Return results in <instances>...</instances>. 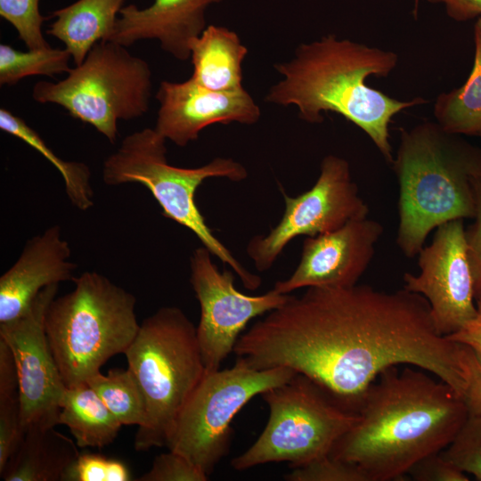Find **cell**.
Returning a JSON list of instances; mask_svg holds the SVG:
<instances>
[{"label":"cell","mask_w":481,"mask_h":481,"mask_svg":"<svg viewBox=\"0 0 481 481\" xmlns=\"http://www.w3.org/2000/svg\"><path fill=\"white\" fill-rule=\"evenodd\" d=\"M465 230L463 219L439 225L418 254L419 273L403 277L404 289L426 298L437 331L445 337L461 330L477 312Z\"/></svg>","instance_id":"cell-14"},{"label":"cell","mask_w":481,"mask_h":481,"mask_svg":"<svg viewBox=\"0 0 481 481\" xmlns=\"http://www.w3.org/2000/svg\"><path fill=\"white\" fill-rule=\"evenodd\" d=\"M419 3H420V0H414V7H413V10H412L414 18H417Z\"/></svg>","instance_id":"cell-37"},{"label":"cell","mask_w":481,"mask_h":481,"mask_svg":"<svg viewBox=\"0 0 481 481\" xmlns=\"http://www.w3.org/2000/svg\"><path fill=\"white\" fill-rule=\"evenodd\" d=\"M208 476L184 455L169 450L155 457L140 481H206Z\"/></svg>","instance_id":"cell-32"},{"label":"cell","mask_w":481,"mask_h":481,"mask_svg":"<svg viewBox=\"0 0 481 481\" xmlns=\"http://www.w3.org/2000/svg\"><path fill=\"white\" fill-rule=\"evenodd\" d=\"M474 61L464 84L439 94L434 104L436 122L455 135L481 133V16L474 25Z\"/></svg>","instance_id":"cell-23"},{"label":"cell","mask_w":481,"mask_h":481,"mask_svg":"<svg viewBox=\"0 0 481 481\" xmlns=\"http://www.w3.org/2000/svg\"><path fill=\"white\" fill-rule=\"evenodd\" d=\"M192 78L214 91L243 89L242 62L248 54L238 35L225 27L208 25L189 44Z\"/></svg>","instance_id":"cell-19"},{"label":"cell","mask_w":481,"mask_h":481,"mask_svg":"<svg viewBox=\"0 0 481 481\" xmlns=\"http://www.w3.org/2000/svg\"><path fill=\"white\" fill-rule=\"evenodd\" d=\"M475 215L465 230L468 257L474 282L476 301L481 298V176L473 182Z\"/></svg>","instance_id":"cell-33"},{"label":"cell","mask_w":481,"mask_h":481,"mask_svg":"<svg viewBox=\"0 0 481 481\" xmlns=\"http://www.w3.org/2000/svg\"><path fill=\"white\" fill-rule=\"evenodd\" d=\"M166 138L155 128L126 135L118 149L103 162L102 180L107 185L138 183L158 201L162 215L191 230L213 256L240 277L243 286L255 290L261 277L246 269L217 239L198 208L195 193L208 178L240 182L248 177L245 167L230 158H216L194 168L170 165L166 158Z\"/></svg>","instance_id":"cell-6"},{"label":"cell","mask_w":481,"mask_h":481,"mask_svg":"<svg viewBox=\"0 0 481 481\" xmlns=\"http://www.w3.org/2000/svg\"><path fill=\"white\" fill-rule=\"evenodd\" d=\"M222 0H154L141 9L129 4L119 11L108 41L128 47L141 40L154 39L174 58L185 61L189 44L208 26V8Z\"/></svg>","instance_id":"cell-18"},{"label":"cell","mask_w":481,"mask_h":481,"mask_svg":"<svg viewBox=\"0 0 481 481\" xmlns=\"http://www.w3.org/2000/svg\"><path fill=\"white\" fill-rule=\"evenodd\" d=\"M124 355L147 407V420L137 429L135 448L164 446L207 372L196 327L180 308L163 306L143 321Z\"/></svg>","instance_id":"cell-7"},{"label":"cell","mask_w":481,"mask_h":481,"mask_svg":"<svg viewBox=\"0 0 481 481\" xmlns=\"http://www.w3.org/2000/svg\"><path fill=\"white\" fill-rule=\"evenodd\" d=\"M0 129L29 144L58 169L63 178L67 196L73 206L85 211L94 205L91 171L85 163L65 161L59 158L21 118L4 108L0 109Z\"/></svg>","instance_id":"cell-24"},{"label":"cell","mask_w":481,"mask_h":481,"mask_svg":"<svg viewBox=\"0 0 481 481\" xmlns=\"http://www.w3.org/2000/svg\"><path fill=\"white\" fill-rule=\"evenodd\" d=\"M291 469L288 481H368L358 467L330 453Z\"/></svg>","instance_id":"cell-31"},{"label":"cell","mask_w":481,"mask_h":481,"mask_svg":"<svg viewBox=\"0 0 481 481\" xmlns=\"http://www.w3.org/2000/svg\"><path fill=\"white\" fill-rule=\"evenodd\" d=\"M155 97L159 104L155 129L180 147L198 140L208 126L232 122L253 125L261 115L244 88L214 91L192 77L183 82L162 81Z\"/></svg>","instance_id":"cell-16"},{"label":"cell","mask_w":481,"mask_h":481,"mask_svg":"<svg viewBox=\"0 0 481 481\" xmlns=\"http://www.w3.org/2000/svg\"><path fill=\"white\" fill-rule=\"evenodd\" d=\"M72 59L67 49L46 47L22 52L0 45V85L12 86L30 76L53 77L68 73Z\"/></svg>","instance_id":"cell-26"},{"label":"cell","mask_w":481,"mask_h":481,"mask_svg":"<svg viewBox=\"0 0 481 481\" xmlns=\"http://www.w3.org/2000/svg\"><path fill=\"white\" fill-rule=\"evenodd\" d=\"M125 1L77 0L52 12L55 20L47 34L62 42L79 65L96 43L109 38Z\"/></svg>","instance_id":"cell-21"},{"label":"cell","mask_w":481,"mask_h":481,"mask_svg":"<svg viewBox=\"0 0 481 481\" xmlns=\"http://www.w3.org/2000/svg\"><path fill=\"white\" fill-rule=\"evenodd\" d=\"M25 431L21 424L19 383L0 382V472L20 444Z\"/></svg>","instance_id":"cell-27"},{"label":"cell","mask_w":481,"mask_h":481,"mask_svg":"<svg viewBox=\"0 0 481 481\" xmlns=\"http://www.w3.org/2000/svg\"><path fill=\"white\" fill-rule=\"evenodd\" d=\"M60 408L58 424L69 428L80 448L111 444L123 426L87 383L66 387Z\"/></svg>","instance_id":"cell-22"},{"label":"cell","mask_w":481,"mask_h":481,"mask_svg":"<svg viewBox=\"0 0 481 481\" xmlns=\"http://www.w3.org/2000/svg\"><path fill=\"white\" fill-rule=\"evenodd\" d=\"M151 76L145 60L131 54L122 45L102 40L65 78L37 82L32 98L62 107L114 143L119 120H132L148 112Z\"/></svg>","instance_id":"cell-8"},{"label":"cell","mask_w":481,"mask_h":481,"mask_svg":"<svg viewBox=\"0 0 481 481\" xmlns=\"http://www.w3.org/2000/svg\"><path fill=\"white\" fill-rule=\"evenodd\" d=\"M358 415L330 454L358 467L368 481H390L444 450L469 413L445 382L420 368L392 366L370 386Z\"/></svg>","instance_id":"cell-2"},{"label":"cell","mask_w":481,"mask_h":481,"mask_svg":"<svg viewBox=\"0 0 481 481\" xmlns=\"http://www.w3.org/2000/svg\"><path fill=\"white\" fill-rule=\"evenodd\" d=\"M72 281L75 288L50 303L45 332L66 387L86 383L112 356L135 339L137 322L133 294L95 272Z\"/></svg>","instance_id":"cell-5"},{"label":"cell","mask_w":481,"mask_h":481,"mask_svg":"<svg viewBox=\"0 0 481 481\" xmlns=\"http://www.w3.org/2000/svg\"><path fill=\"white\" fill-rule=\"evenodd\" d=\"M383 231L379 222L366 216L306 237L295 271L286 280L276 281L273 289L289 294L301 288L356 285L373 258Z\"/></svg>","instance_id":"cell-15"},{"label":"cell","mask_w":481,"mask_h":481,"mask_svg":"<svg viewBox=\"0 0 481 481\" xmlns=\"http://www.w3.org/2000/svg\"><path fill=\"white\" fill-rule=\"evenodd\" d=\"M260 395L269 407V418L256 442L231 461L238 471L281 461L290 469L303 466L329 454L359 419L300 373Z\"/></svg>","instance_id":"cell-9"},{"label":"cell","mask_w":481,"mask_h":481,"mask_svg":"<svg viewBox=\"0 0 481 481\" xmlns=\"http://www.w3.org/2000/svg\"><path fill=\"white\" fill-rule=\"evenodd\" d=\"M392 166L399 185L395 240L405 257L417 256L439 225L474 217L481 148L424 121L401 131Z\"/></svg>","instance_id":"cell-4"},{"label":"cell","mask_w":481,"mask_h":481,"mask_svg":"<svg viewBox=\"0 0 481 481\" xmlns=\"http://www.w3.org/2000/svg\"><path fill=\"white\" fill-rule=\"evenodd\" d=\"M39 3L40 0H0V16L13 26L28 49L51 46L42 32V24L48 18L40 13Z\"/></svg>","instance_id":"cell-28"},{"label":"cell","mask_w":481,"mask_h":481,"mask_svg":"<svg viewBox=\"0 0 481 481\" xmlns=\"http://www.w3.org/2000/svg\"><path fill=\"white\" fill-rule=\"evenodd\" d=\"M443 4L446 14L456 21H467L481 16V0H426Z\"/></svg>","instance_id":"cell-35"},{"label":"cell","mask_w":481,"mask_h":481,"mask_svg":"<svg viewBox=\"0 0 481 481\" xmlns=\"http://www.w3.org/2000/svg\"><path fill=\"white\" fill-rule=\"evenodd\" d=\"M416 481H469V476L440 452L428 455L415 463L408 471Z\"/></svg>","instance_id":"cell-34"},{"label":"cell","mask_w":481,"mask_h":481,"mask_svg":"<svg viewBox=\"0 0 481 481\" xmlns=\"http://www.w3.org/2000/svg\"><path fill=\"white\" fill-rule=\"evenodd\" d=\"M70 255L59 225L29 240L18 260L0 277V323L24 314L44 288L72 280L77 265Z\"/></svg>","instance_id":"cell-17"},{"label":"cell","mask_w":481,"mask_h":481,"mask_svg":"<svg viewBox=\"0 0 481 481\" xmlns=\"http://www.w3.org/2000/svg\"><path fill=\"white\" fill-rule=\"evenodd\" d=\"M296 373L286 367L256 370L240 357L229 369L207 371L179 412L166 446L209 476L229 452L235 415L254 396Z\"/></svg>","instance_id":"cell-10"},{"label":"cell","mask_w":481,"mask_h":481,"mask_svg":"<svg viewBox=\"0 0 481 481\" xmlns=\"http://www.w3.org/2000/svg\"><path fill=\"white\" fill-rule=\"evenodd\" d=\"M70 438L52 428H29L0 472L5 481H61L79 454Z\"/></svg>","instance_id":"cell-20"},{"label":"cell","mask_w":481,"mask_h":481,"mask_svg":"<svg viewBox=\"0 0 481 481\" xmlns=\"http://www.w3.org/2000/svg\"><path fill=\"white\" fill-rule=\"evenodd\" d=\"M283 196L285 211L280 222L266 235L251 238L246 247L259 272L269 270L294 238L322 234L369 214L348 161L332 154L322 160L319 176L309 190L295 197L283 192Z\"/></svg>","instance_id":"cell-11"},{"label":"cell","mask_w":481,"mask_h":481,"mask_svg":"<svg viewBox=\"0 0 481 481\" xmlns=\"http://www.w3.org/2000/svg\"><path fill=\"white\" fill-rule=\"evenodd\" d=\"M477 308L475 318L461 330L447 338L469 346L481 356V298L477 299Z\"/></svg>","instance_id":"cell-36"},{"label":"cell","mask_w":481,"mask_h":481,"mask_svg":"<svg viewBox=\"0 0 481 481\" xmlns=\"http://www.w3.org/2000/svg\"><path fill=\"white\" fill-rule=\"evenodd\" d=\"M86 383L122 425H137L140 428L146 423L145 399L129 368L111 369L107 375L97 372Z\"/></svg>","instance_id":"cell-25"},{"label":"cell","mask_w":481,"mask_h":481,"mask_svg":"<svg viewBox=\"0 0 481 481\" xmlns=\"http://www.w3.org/2000/svg\"><path fill=\"white\" fill-rule=\"evenodd\" d=\"M211 256L202 246L190 261V281L200 306L197 337L207 371L220 369L250 320L281 306L290 296L273 289L258 296L239 291L232 272H220Z\"/></svg>","instance_id":"cell-12"},{"label":"cell","mask_w":481,"mask_h":481,"mask_svg":"<svg viewBox=\"0 0 481 481\" xmlns=\"http://www.w3.org/2000/svg\"><path fill=\"white\" fill-rule=\"evenodd\" d=\"M236 349L256 370L286 367L306 376L355 413L392 366L428 371L464 402L481 378V357L441 335L426 298L405 289L307 288L256 322Z\"/></svg>","instance_id":"cell-1"},{"label":"cell","mask_w":481,"mask_h":481,"mask_svg":"<svg viewBox=\"0 0 481 481\" xmlns=\"http://www.w3.org/2000/svg\"><path fill=\"white\" fill-rule=\"evenodd\" d=\"M441 453L458 469L481 481V414L469 415Z\"/></svg>","instance_id":"cell-29"},{"label":"cell","mask_w":481,"mask_h":481,"mask_svg":"<svg viewBox=\"0 0 481 481\" xmlns=\"http://www.w3.org/2000/svg\"><path fill=\"white\" fill-rule=\"evenodd\" d=\"M478 136H480V137H481V133L479 134V135H478Z\"/></svg>","instance_id":"cell-38"},{"label":"cell","mask_w":481,"mask_h":481,"mask_svg":"<svg viewBox=\"0 0 481 481\" xmlns=\"http://www.w3.org/2000/svg\"><path fill=\"white\" fill-rule=\"evenodd\" d=\"M397 63L395 52L328 34L299 45L290 61L274 65L282 78L269 89L265 100L296 106L299 117L312 124L322 122V112L341 115L363 131L392 164L389 125L393 117L426 102L420 97L400 101L366 84L371 76L387 77Z\"/></svg>","instance_id":"cell-3"},{"label":"cell","mask_w":481,"mask_h":481,"mask_svg":"<svg viewBox=\"0 0 481 481\" xmlns=\"http://www.w3.org/2000/svg\"><path fill=\"white\" fill-rule=\"evenodd\" d=\"M133 477L121 461L99 453H79L61 481H130Z\"/></svg>","instance_id":"cell-30"},{"label":"cell","mask_w":481,"mask_h":481,"mask_svg":"<svg viewBox=\"0 0 481 481\" xmlns=\"http://www.w3.org/2000/svg\"><path fill=\"white\" fill-rule=\"evenodd\" d=\"M59 284L44 288L21 316L0 323V338L10 347L18 374L21 424L52 428L58 424L66 386L48 343L45 319Z\"/></svg>","instance_id":"cell-13"}]
</instances>
